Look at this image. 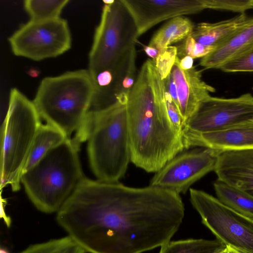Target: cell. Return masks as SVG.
<instances>
[{
    "instance_id": "obj_1",
    "label": "cell",
    "mask_w": 253,
    "mask_h": 253,
    "mask_svg": "<svg viewBox=\"0 0 253 253\" xmlns=\"http://www.w3.org/2000/svg\"><path fill=\"white\" fill-rule=\"evenodd\" d=\"M184 216L180 195L171 191L84 176L56 220L86 252L142 253L169 242Z\"/></svg>"
},
{
    "instance_id": "obj_2",
    "label": "cell",
    "mask_w": 253,
    "mask_h": 253,
    "mask_svg": "<svg viewBox=\"0 0 253 253\" xmlns=\"http://www.w3.org/2000/svg\"><path fill=\"white\" fill-rule=\"evenodd\" d=\"M158 73L148 79L144 63L126 102L131 161L148 172H156L185 148L182 135L173 126L167 111L170 98Z\"/></svg>"
},
{
    "instance_id": "obj_3",
    "label": "cell",
    "mask_w": 253,
    "mask_h": 253,
    "mask_svg": "<svg viewBox=\"0 0 253 253\" xmlns=\"http://www.w3.org/2000/svg\"><path fill=\"white\" fill-rule=\"evenodd\" d=\"M127 98L120 97L112 105L86 118L75 134L80 143L87 141L91 169L101 181L119 182L131 161Z\"/></svg>"
},
{
    "instance_id": "obj_4",
    "label": "cell",
    "mask_w": 253,
    "mask_h": 253,
    "mask_svg": "<svg viewBox=\"0 0 253 253\" xmlns=\"http://www.w3.org/2000/svg\"><path fill=\"white\" fill-rule=\"evenodd\" d=\"M104 5L89 54L87 70L94 84L122 85L136 49L137 28L121 0Z\"/></svg>"
},
{
    "instance_id": "obj_5",
    "label": "cell",
    "mask_w": 253,
    "mask_h": 253,
    "mask_svg": "<svg viewBox=\"0 0 253 253\" xmlns=\"http://www.w3.org/2000/svg\"><path fill=\"white\" fill-rule=\"evenodd\" d=\"M79 148L72 138H68L22 174L21 183L38 210L57 212L84 177Z\"/></svg>"
},
{
    "instance_id": "obj_6",
    "label": "cell",
    "mask_w": 253,
    "mask_h": 253,
    "mask_svg": "<svg viewBox=\"0 0 253 253\" xmlns=\"http://www.w3.org/2000/svg\"><path fill=\"white\" fill-rule=\"evenodd\" d=\"M94 91L87 70L70 71L43 79L33 102L41 118L71 138L83 125Z\"/></svg>"
},
{
    "instance_id": "obj_7",
    "label": "cell",
    "mask_w": 253,
    "mask_h": 253,
    "mask_svg": "<svg viewBox=\"0 0 253 253\" xmlns=\"http://www.w3.org/2000/svg\"><path fill=\"white\" fill-rule=\"evenodd\" d=\"M40 116L33 101L16 88L9 94L1 127L0 188H20L21 177L38 130Z\"/></svg>"
},
{
    "instance_id": "obj_8",
    "label": "cell",
    "mask_w": 253,
    "mask_h": 253,
    "mask_svg": "<svg viewBox=\"0 0 253 253\" xmlns=\"http://www.w3.org/2000/svg\"><path fill=\"white\" fill-rule=\"evenodd\" d=\"M190 201L203 223L226 247L253 253V219L225 206L208 193L190 188Z\"/></svg>"
},
{
    "instance_id": "obj_9",
    "label": "cell",
    "mask_w": 253,
    "mask_h": 253,
    "mask_svg": "<svg viewBox=\"0 0 253 253\" xmlns=\"http://www.w3.org/2000/svg\"><path fill=\"white\" fill-rule=\"evenodd\" d=\"M11 51L17 56L41 61L56 57L68 51L71 45L67 21L59 17L30 20L8 39Z\"/></svg>"
},
{
    "instance_id": "obj_10",
    "label": "cell",
    "mask_w": 253,
    "mask_h": 253,
    "mask_svg": "<svg viewBox=\"0 0 253 253\" xmlns=\"http://www.w3.org/2000/svg\"><path fill=\"white\" fill-rule=\"evenodd\" d=\"M252 121L253 96L251 93L232 98L210 96L200 104L183 132L219 131Z\"/></svg>"
},
{
    "instance_id": "obj_11",
    "label": "cell",
    "mask_w": 253,
    "mask_h": 253,
    "mask_svg": "<svg viewBox=\"0 0 253 253\" xmlns=\"http://www.w3.org/2000/svg\"><path fill=\"white\" fill-rule=\"evenodd\" d=\"M219 154L210 148L180 153L155 172L149 185L184 194L195 182L214 170Z\"/></svg>"
},
{
    "instance_id": "obj_12",
    "label": "cell",
    "mask_w": 253,
    "mask_h": 253,
    "mask_svg": "<svg viewBox=\"0 0 253 253\" xmlns=\"http://www.w3.org/2000/svg\"><path fill=\"white\" fill-rule=\"evenodd\" d=\"M121 0L133 19L138 38L164 21L205 9L202 0Z\"/></svg>"
},
{
    "instance_id": "obj_13",
    "label": "cell",
    "mask_w": 253,
    "mask_h": 253,
    "mask_svg": "<svg viewBox=\"0 0 253 253\" xmlns=\"http://www.w3.org/2000/svg\"><path fill=\"white\" fill-rule=\"evenodd\" d=\"M185 148L202 147L224 151L253 149V121L219 131L183 132Z\"/></svg>"
},
{
    "instance_id": "obj_14",
    "label": "cell",
    "mask_w": 253,
    "mask_h": 253,
    "mask_svg": "<svg viewBox=\"0 0 253 253\" xmlns=\"http://www.w3.org/2000/svg\"><path fill=\"white\" fill-rule=\"evenodd\" d=\"M171 73L176 85L179 109L186 125L200 104L215 89L202 80L201 72L194 66L189 70H182L176 60Z\"/></svg>"
},
{
    "instance_id": "obj_15",
    "label": "cell",
    "mask_w": 253,
    "mask_h": 253,
    "mask_svg": "<svg viewBox=\"0 0 253 253\" xmlns=\"http://www.w3.org/2000/svg\"><path fill=\"white\" fill-rule=\"evenodd\" d=\"M214 171L217 180L253 196V149L221 153Z\"/></svg>"
},
{
    "instance_id": "obj_16",
    "label": "cell",
    "mask_w": 253,
    "mask_h": 253,
    "mask_svg": "<svg viewBox=\"0 0 253 253\" xmlns=\"http://www.w3.org/2000/svg\"><path fill=\"white\" fill-rule=\"evenodd\" d=\"M253 43V17L238 29L210 53L200 60L205 69H219L237 57Z\"/></svg>"
},
{
    "instance_id": "obj_17",
    "label": "cell",
    "mask_w": 253,
    "mask_h": 253,
    "mask_svg": "<svg viewBox=\"0 0 253 253\" xmlns=\"http://www.w3.org/2000/svg\"><path fill=\"white\" fill-rule=\"evenodd\" d=\"M249 19L245 13L218 22H201L195 26L191 36L200 43L215 48Z\"/></svg>"
},
{
    "instance_id": "obj_18",
    "label": "cell",
    "mask_w": 253,
    "mask_h": 253,
    "mask_svg": "<svg viewBox=\"0 0 253 253\" xmlns=\"http://www.w3.org/2000/svg\"><path fill=\"white\" fill-rule=\"evenodd\" d=\"M195 26L192 21L184 16L170 19L153 35L148 45L160 51L184 41L191 35Z\"/></svg>"
},
{
    "instance_id": "obj_19",
    "label": "cell",
    "mask_w": 253,
    "mask_h": 253,
    "mask_svg": "<svg viewBox=\"0 0 253 253\" xmlns=\"http://www.w3.org/2000/svg\"><path fill=\"white\" fill-rule=\"evenodd\" d=\"M67 138L62 131L54 126L47 124H41L35 137L23 173L35 165L50 150Z\"/></svg>"
},
{
    "instance_id": "obj_20",
    "label": "cell",
    "mask_w": 253,
    "mask_h": 253,
    "mask_svg": "<svg viewBox=\"0 0 253 253\" xmlns=\"http://www.w3.org/2000/svg\"><path fill=\"white\" fill-rule=\"evenodd\" d=\"M217 199L236 212L253 219V196L243 190L217 180L214 184Z\"/></svg>"
},
{
    "instance_id": "obj_21",
    "label": "cell",
    "mask_w": 253,
    "mask_h": 253,
    "mask_svg": "<svg viewBox=\"0 0 253 253\" xmlns=\"http://www.w3.org/2000/svg\"><path fill=\"white\" fill-rule=\"evenodd\" d=\"M161 247L159 253H219L227 247L217 239H200L169 241Z\"/></svg>"
},
{
    "instance_id": "obj_22",
    "label": "cell",
    "mask_w": 253,
    "mask_h": 253,
    "mask_svg": "<svg viewBox=\"0 0 253 253\" xmlns=\"http://www.w3.org/2000/svg\"><path fill=\"white\" fill-rule=\"evenodd\" d=\"M68 0H26L23 2L25 11L31 20L43 21L60 17Z\"/></svg>"
},
{
    "instance_id": "obj_23",
    "label": "cell",
    "mask_w": 253,
    "mask_h": 253,
    "mask_svg": "<svg viewBox=\"0 0 253 253\" xmlns=\"http://www.w3.org/2000/svg\"><path fill=\"white\" fill-rule=\"evenodd\" d=\"M69 236L32 245L19 253H85Z\"/></svg>"
},
{
    "instance_id": "obj_24",
    "label": "cell",
    "mask_w": 253,
    "mask_h": 253,
    "mask_svg": "<svg viewBox=\"0 0 253 253\" xmlns=\"http://www.w3.org/2000/svg\"><path fill=\"white\" fill-rule=\"evenodd\" d=\"M219 69L229 73L253 72V43L244 52L221 66Z\"/></svg>"
},
{
    "instance_id": "obj_25",
    "label": "cell",
    "mask_w": 253,
    "mask_h": 253,
    "mask_svg": "<svg viewBox=\"0 0 253 253\" xmlns=\"http://www.w3.org/2000/svg\"><path fill=\"white\" fill-rule=\"evenodd\" d=\"M205 9L225 10L245 14L253 9V0H202Z\"/></svg>"
},
{
    "instance_id": "obj_26",
    "label": "cell",
    "mask_w": 253,
    "mask_h": 253,
    "mask_svg": "<svg viewBox=\"0 0 253 253\" xmlns=\"http://www.w3.org/2000/svg\"><path fill=\"white\" fill-rule=\"evenodd\" d=\"M177 48V57L181 58L189 56L193 59L203 58L215 48L213 46L206 45L196 42L191 36L182 42Z\"/></svg>"
},
{
    "instance_id": "obj_27",
    "label": "cell",
    "mask_w": 253,
    "mask_h": 253,
    "mask_svg": "<svg viewBox=\"0 0 253 253\" xmlns=\"http://www.w3.org/2000/svg\"><path fill=\"white\" fill-rule=\"evenodd\" d=\"M177 57V48L169 46L160 51L155 60V67L162 80L171 73Z\"/></svg>"
},
{
    "instance_id": "obj_28",
    "label": "cell",
    "mask_w": 253,
    "mask_h": 253,
    "mask_svg": "<svg viewBox=\"0 0 253 253\" xmlns=\"http://www.w3.org/2000/svg\"><path fill=\"white\" fill-rule=\"evenodd\" d=\"M137 51L135 49L132 53L126 75L123 80L118 98L121 96H128L136 80Z\"/></svg>"
},
{
    "instance_id": "obj_29",
    "label": "cell",
    "mask_w": 253,
    "mask_h": 253,
    "mask_svg": "<svg viewBox=\"0 0 253 253\" xmlns=\"http://www.w3.org/2000/svg\"><path fill=\"white\" fill-rule=\"evenodd\" d=\"M163 81L167 91L169 94L173 101L179 109L176 85L171 72Z\"/></svg>"
},
{
    "instance_id": "obj_30",
    "label": "cell",
    "mask_w": 253,
    "mask_h": 253,
    "mask_svg": "<svg viewBox=\"0 0 253 253\" xmlns=\"http://www.w3.org/2000/svg\"><path fill=\"white\" fill-rule=\"evenodd\" d=\"M194 59L189 56H184L181 58L177 57L176 61L179 67L184 70H187L193 67Z\"/></svg>"
},
{
    "instance_id": "obj_31",
    "label": "cell",
    "mask_w": 253,
    "mask_h": 253,
    "mask_svg": "<svg viewBox=\"0 0 253 253\" xmlns=\"http://www.w3.org/2000/svg\"><path fill=\"white\" fill-rule=\"evenodd\" d=\"M144 50L146 54L152 59L154 62L155 61L158 54L159 51L157 49L149 46L148 45L144 46Z\"/></svg>"
},
{
    "instance_id": "obj_32",
    "label": "cell",
    "mask_w": 253,
    "mask_h": 253,
    "mask_svg": "<svg viewBox=\"0 0 253 253\" xmlns=\"http://www.w3.org/2000/svg\"><path fill=\"white\" fill-rule=\"evenodd\" d=\"M228 249V253H241L235 249H233L232 248H231L230 247H227Z\"/></svg>"
},
{
    "instance_id": "obj_33",
    "label": "cell",
    "mask_w": 253,
    "mask_h": 253,
    "mask_svg": "<svg viewBox=\"0 0 253 253\" xmlns=\"http://www.w3.org/2000/svg\"><path fill=\"white\" fill-rule=\"evenodd\" d=\"M0 253H9V252L4 248H0Z\"/></svg>"
},
{
    "instance_id": "obj_34",
    "label": "cell",
    "mask_w": 253,
    "mask_h": 253,
    "mask_svg": "<svg viewBox=\"0 0 253 253\" xmlns=\"http://www.w3.org/2000/svg\"><path fill=\"white\" fill-rule=\"evenodd\" d=\"M228 249L227 247H226V249H225L224 250L222 251L219 253H228Z\"/></svg>"
}]
</instances>
